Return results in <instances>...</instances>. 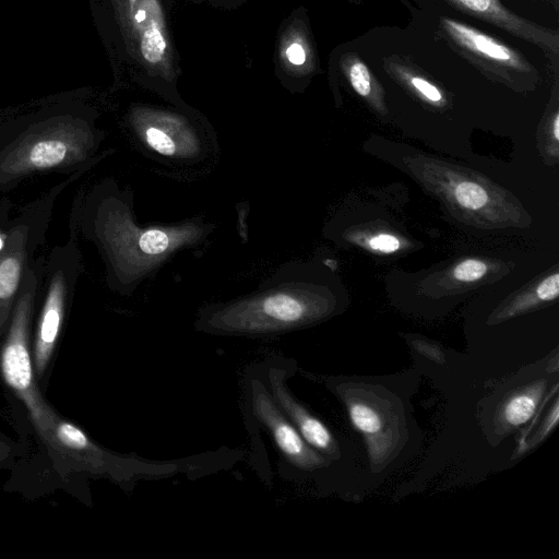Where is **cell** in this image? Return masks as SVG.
<instances>
[{
	"instance_id": "obj_1",
	"label": "cell",
	"mask_w": 559,
	"mask_h": 559,
	"mask_svg": "<svg viewBox=\"0 0 559 559\" xmlns=\"http://www.w3.org/2000/svg\"><path fill=\"white\" fill-rule=\"evenodd\" d=\"M133 207L132 192L115 188L102 197L94 217L111 284L126 295L154 277L180 251L202 245L215 229L214 223L201 216L143 225Z\"/></svg>"
},
{
	"instance_id": "obj_2",
	"label": "cell",
	"mask_w": 559,
	"mask_h": 559,
	"mask_svg": "<svg viewBox=\"0 0 559 559\" xmlns=\"http://www.w3.org/2000/svg\"><path fill=\"white\" fill-rule=\"evenodd\" d=\"M332 310L329 288L307 265L287 262L254 290L200 308L195 329L215 335L269 336L317 323Z\"/></svg>"
},
{
	"instance_id": "obj_3",
	"label": "cell",
	"mask_w": 559,
	"mask_h": 559,
	"mask_svg": "<svg viewBox=\"0 0 559 559\" xmlns=\"http://www.w3.org/2000/svg\"><path fill=\"white\" fill-rule=\"evenodd\" d=\"M335 392L346 406L352 425L365 439L372 472H381L407 438L401 402L385 389L368 383H341Z\"/></svg>"
},
{
	"instance_id": "obj_4",
	"label": "cell",
	"mask_w": 559,
	"mask_h": 559,
	"mask_svg": "<svg viewBox=\"0 0 559 559\" xmlns=\"http://www.w3.org/2000/svg\"><path fill=\"white\" fill-rule=\"evenodd\" d=\"M56 463L71 472L121 483L139 474L165 475L177 469L174 464H152L133 457L111 453L96 444L80 427L60 417L51 420L41 437Z\"/></svg>"
},
{
	"instance_id": "obj_5",
	"label": "cell",
	"mask_w": 559,
	"mask_h": 559,
	"mask_svg": "<svg viewBox=\"0 0 559 559\" xmlns=\"http://www.w3.org/2000/svg\"><path fill=\"white\" fill-rule=\"evenodd\" d=\"M96 136L82 121L57 119L32 129L0 159V174L17 176L85 159Z\"/></svg>"
},
{
	"instance_id": "obj_6",
	"label": "cell",
	"mask_w": 559,
	"mask_h": 559,
	"mask_svg": "<svg viewBox=\"0 0 559 559\" xmlns=\"http://www.w3.org/2000/svg\"><path fill=\"white\" fill-rule=\"evenodd\" d=\"M131 127L141 151L163 163L195 164L217 151L213 132L178 115L135 111Z\"/></svg>"
},
{
	"instance_id": "obj_7",
	"label": "cell",
	"mask_w": 559,
	"mask_h": 559,
	"mask_svg": "<svg viewBox=\"0 0 559 559\" xmlns=\"http://www.w3.org/2000/svg\"><path fill=\"white\" fill-rule=\"evenodd\" d=\"M33 293L24 289L10 322L9 333L0 353V371L7 385L24 403L33 425L41 437L55 415L37 384L33 355L29 349V322Z\"/></svg>"
},
{
	"instance_id": "obj_8",
	"label": "cell",
	"mask_w": 559,
	"mask_h": 559,
	"mask_svg": "<svg viewBox=\"0 0 559 559\" xmlns=\"http://www.w3.org/2000/svg\"><path fill=\"white\" fill-rule=\"evenodd\" d=\"M250 406L255 420L266 429L289 464L302 472H313L328 465V457L304 440L260 381L251 384Z\"/></svg>"
},
{
	"instance_id": "obj_9",
	"label": "cell",
	"mask_w": 559,
	"mask_h": 559,
	"mask_svg": "<svg viewBox=\"0 0 559 559\" xmlns=\"http://www.w3.org/2000/svg\"><path fill=\"white\" fill-rule=\"evenodd\" d=\"M270 394L283 414L295 426L304 440L328 459L340 457L338 444L330 429L308 411L286 385V372L278 367H270L266 376Z\"/></svg>"
},
{
	"instance_id": "obj_10",
	"label": "cell",
	"mask_w": 559,
	"mask_h": 559,
	"mask_svg": "<svg viewBox=\"0 0 559 559\" xmlns=\"http://www.w3.org/2000/svg\"><path fill=\"white\" fill-rule=\"evenodd\" d=\"M64 278L59 272L49 285L35 334L32 355L37 377L44 376L58 342L64 313Z\"/></svg>"
},
{
	"instance_id": "obj_11",
	"label": "cell",
	"mask_w": 559,
	"mask_h": 559,
	"mask_svg": "<svg viewBox=\"0 0 559 559\" xmlns=\"http://www.w3.org/2000/svg\"><path fill=\"white\" fill-rule=\"evenodd\" d=\"M547 381L539 379L509 395L498 409V428L509 432L525 425L535 414L546 392Z\"/></svg>"
},
{
	"instance_id": "obj_12",
	"label": "cell",
	"mask_w": 559,
	"mask_h": 559,
	"mask_svg": "<svg viewBox=\"0 0 559 559\" xmlns=\"http://www.w3.org/2000/svg\"><path fill=\"white\" fill-rule=\"evenodd\" d=\"M23 243L22 234L14 231L10 248L0 255V333L5 326L20 284L24 261Z\"/></svg>"
},
{
	"instance_id": "obj_13",
	"label": "cell",
	"mask_w": 559,
	"mask_h": 559,
	"mask_svg": "<svg viewBox=\"0 0 559 559\" xmlns=\"http://www.w3.org/2000/svg\"><path fill=\"white\" fill-rule=\"evenodd\" d=\"M445 24L453 33H455L457 38L474 50L495 60L510 61L512 59L511 51L506 46L493 40L491 37L476 32L475 29L453 20L447 19Z\"/></svg>"
},
{
	"instance_id": "obj_14",
	"label": "cell",
	"mask_w": 559,
	"mask_h": 559,
	"mask_svg": "<svg viewBox=\"0 0 559 559\" xmlns=\"http://www.w3.org/2000/svg\"><path fill=\"white\" fill-rule=\"evenodd\" d=\"M449 193L461 207L478 212L490 203V193L480 183L472 180H460L452 185Z\"/></svg>"
},
{
	"instance_id": "obj_15",
	"label": "cell",
	"mask_w": 559,
	"mask_h": 559,
	"mask_svg": "<svg viewBox=\"0 0 559 559\" xmlns=\"http://www.w3.org/2000/svg\"><path fill=\"white\" fill-rule=\"evenodd\" d=\"M166 50V40L158 27L147 28L141 39V51L148 62H158Z\"/></svg>"
},
{
	"instance_id": "obj_16",
	"label": "cell",
	"mask_w": 559,
	"mask_h": 559,
	"mask_svg": "<svg viewBox=\"0 0 559 559\" xmlns=\"http://www.w3.org/2000/svg\"><path fill=\"white\" fill-rule=\"evenodd\" d=\"M559 419V403L558 399L556 397L554 401V404L551 408L549 409L548 414L546 415L545 419L543 420L542 425L539 426L538 430L534 436H532V440L524 443L516 452V454L524 453L526 450L537 445L542 441H544L551 431L556 428Z\"/></svg>"
},
{
	"instance_id": "obj_17",
	"label": "cell",
	"mask_w": 559,
	"mask_h": 559,
	"mask_svg": "<svg viewBox=\"0 0 559 559\" xmlns=\"http://www.w3.org/2000/svg\"><path fill=\"white\" fill-rule=\"evenodd\" d=\"M487 264L478 259L461 261L453 270V277L461 282H475L487 273Z\"/></svg>"
},
{
	"instance_id": "obj_18",
	"label": "cell",
	"mask_w": 559,
	"mask_h": 559,
	"mask_svg": "<svg viewBox=\"0 0 559 559\" xmlns=\"http://www.w3.org/2000/svg\"><path fill=\"white\" fill-rule=\"evenodd\" d=\"M352 86L361 96H368L371 92V79L368 68L360 61L352 63L348 70Z\"/></svg>"
},
{
	"instance_id": "obj_19",
	"label": "cell",
	"mask_w": 559,
	"mask_h": 559,
	"mask_svg": "<svg viewBox=\"0 0 559 559\" xmlns=\"http://www.w3.org/2000/svg\"><path fill=\"white\" fill-rule=\"evenodd\" d=\"M538 299L544 301H552L559 295V274L554 273L545 277L535 288Z\"/></svg>"
},
{
	"instance_id": "obj_20",
	"label": "cell",
	"mask_w": 559,
	"mask_h": 559,
	"mask_svg": "<svg viewBox=\"0 0 559 559\" xmlns=\"http://www.w3.org/2000/svg\"><path fill=\"white\" fill-rule=\"evenodd\" d=\"M368 247L383 253H392L400 249V240L390 234H379L368 239Z\"/></svg>"
},
{
	"instance_id": "obj_21",
	"label": "cell",
	"mask_w": 559,
	"mask_h": 559,
	"mask_svg": "<svg viewBox=\"0 0 559 559\" xmlns=\"http://www.w3.org/2000/svg\"><path fill=\"white\" fill-rule=\"evenodd\" d=\"M413 345L418 353L426 356L430 360L438 364H444L445 356L437 345L426 342L424 340H415L413 341Z\"/></svg>"
},
{
	"instance_id": "obj_22",
	"label": "cell",
	"mask_w": 559,
	"mask_h": 559,
	"mask_svg": "<svg viewBox=\"0 0 559 559\" xmlns=\"http://www.w3.org/2000/svg\"><path fill=\"white\" fill-rule=\"evenodd\" d=\"M411 82L413 86L430 102L438 103L442 100V94L440 91L428 81L415 76Z\"/></svg>"
},
{
	"instance_id": "obj_23",
	"label": "cell",
	"mask_w": 559,
	"mask_h": 559,
	"mask_svg": "<svg viewBox=\"0 0 559 559\" xmlns=\"http://www.w3.org/2000/svg\"><path fill=\"white\" fill-rule=\"evenodd\" d=\"M286 56L293 64H302L306 60V53L301 45L294 43L287 50Z\"/></svg>"
},
{
	"instance_id": "obj_24",
	"label": "cell",
	"mask_w": 559,
	"mask_h": 559,
	"mask_svg": "<svg viewBox=\"0 0 559 559\" xmlns=\"http://www.w3.org/2000/svg\"><path fill=\"white\" fill-rule=\"evenodd\" d=\"M461 3H463L466 8L477 11V12H485L488 9H490L492 4V0H459Z\"/></svg>"
},
{
	"instance_id": "obj_25",
	"label": "cell",
	"mask_w": 559,
	"mask_h": 559,
	"mask_svg": "<svg viewBox=\"0 0 559 559\" xmlns=\"http://www.w3.org/2000/svg\"><path fill=\"white\" fill-rule=\"evenodd\" d=\"M13 454L12 445L5 441L0 439V465L7 463Z\"/></svg>"
},
{
	"instance_id": "obj_26",
	"label": "cell",
	"mask_w": 559,
	"mask_h": 559,
	"mask_svg": "<svg viewBox=\"0 0 559 559\" xmlns=\"http://www.w3.org/2000/svg\"><path fill=\"white\" fill-rule=\"evenodd\" d=\"M552 133H554V139L556 141H558V139H559V116L558 115H556V117L554 119Z\"/></svg>"
},
{
	"instance_id": "obj_27",
	"label": "cell",
	"mask_w": 559,
	"mask_h": 559,
	"mask_svg": "<svg viewBox=\"0 0 559 559\" xmlns=\"http://www.w3.org/2000/svg\"><path fill=\"white\" fill-rule=\"evenodd\" d=\"M3 245H4V241H3L2 236L0 235V251L3 249Z\"/></svg>"
}]
</instances>
